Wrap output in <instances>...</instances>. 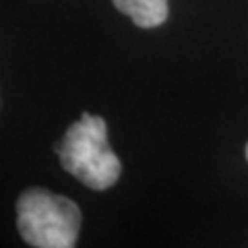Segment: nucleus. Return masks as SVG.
Wrapping results in <instances>:
<instances>
[{"label": "nucleus", "mask_w": 248, "mask_h": 248, "mask_svg": "<svg viewBox=\"0 0 248 248\" xmlns=\"http://www.w3.org/2000/svg\"><path fill=\"white\" fill-rule=\"evenodd\" d=\"M58 157L68 174L93 190H106L118 182L122 166L108 143V126L102 116L83 114L64 133Z\"/></svg>", "instance_id": "nucleus-1"}, {"label": "nucleus", "mask_w": 248, "mask_h": 248, "mask_svg": "<svg viewBox=\"0 0 248 248\" xmlns=\"http://www.w3.org/2000/svg\"><path fill=\"white\" fill-rule=\"evenodd\" d=\"M17 228L29 246L73 248L81 228V211L62 195L29 188L17 201Z\"/></svg>", "instance_id": "nucleus-2"}, {"label": "nucleus", "mask_w": 248, "mask_h": 248, "mask_svg": "<svg viewBox=\"0 0 248 248\" xmlns=\"http://www.w3.org/2000/svg\"><path fill=\"white\" fill-rule=\"evenodd\" d=\"M122 15L133 19L137 27H159L168 19V0H112Z\"/></svg>", "instance_id": "nucleus-3"}, {"label": "nucleus", "mask_w": 248, "mask_h": 248, "mask_svg": "<svg viewBox=\"0 0 248 248\" xmlns=\"http://www.w3.org/2000/svg\"><path fill=\"white\" fill-rule=\"evenodd\" d=\"M246 157H248V145H246Z\"/></svg>", "instance_id": "nucleus-4"}]
</instances>
